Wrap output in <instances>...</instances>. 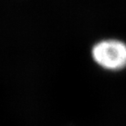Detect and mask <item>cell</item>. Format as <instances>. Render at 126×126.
<instances>
[{
  "label": "cell",
  "mask_w": 126,
  "mask_h": 126,
  "mask_svg": "<svg viewBox=\"0 0 126 126\" xmlns=\"http://www.w3.org/2000/svg\"><path fill=\"white\" fill-rule=\"evenodd\" d=\"M94 61L102 68L118 71L126 67V44L116 39L100 40L92 47Z\"/></svg>",
  "instance_id": "cell-1"
}]
</instances>
